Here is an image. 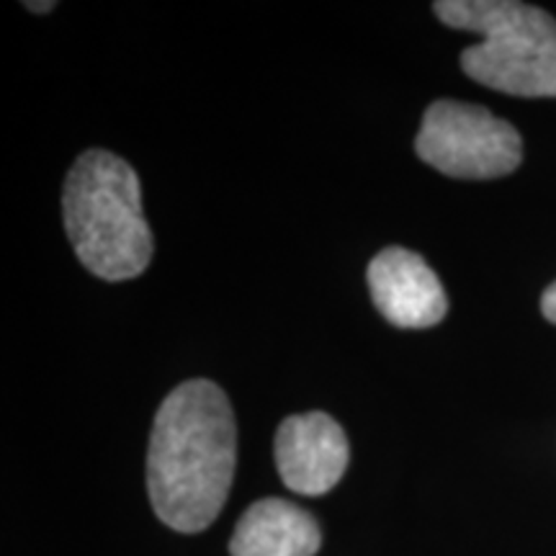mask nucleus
<instances>
[{
  "label": "nucleus",
  "instance_id": "nucleus-1",
  "mask_svg": "<svg viewBox=\"0 0 556 556\" xmlns=\"http://www.w3.org/2000/svg\"><path fill=\"white\" fill-rule=\"evenodd\" d=\"M238 464V426L227 394L206 379L173 389L152 422L148 492L152 510L180 533H199L227 503Z\"/></svg>",
  "mask_w": 556,
  "mask_h": 556
},
{
  "label": "nucleus",
  "instance_id": "nucleus-2",
  "mask_svg": "<svg viewBox=\"0 0 556 556\" xmlns=\"http://www.w3.org/2000/svg\"><path fill=\"white\" fill-rule=\"evenodd\" d=\"M67 240L83 266L103 281H127L152 258L139 178L127 160L88 150L75 160L62 191Z\"/></svg>",
  "mask_w": 556,
  "mask_h": 556
},
{
  "label": "nucleus",
  "instance_id": "nucleus-3",
  "mask_svg": "<svg viewBox=\"0 0 556 556\" xmlns=\"http://www.w3.org/2000/svg\"><path fill=\"white\" fill-rule=\"evenodd\" d=\"M415 150L430 168L467 180L507 176L523 160V142L513 124L462 101H435L426 111Z\"/></svg>",
  "mask_w": 556,
  "mask_h": 556
},
{
  "label": "nucleus",
  "instance_id": "nucleus-4",
  "mask_svg": "<svg viewBox=\"0 0 556 556\" xmlns=\"http://www.w3.org/2000/svg\"><path fill=\"white\" fill-rule=\"evenodd\" d=\"M348 456V438L330 415H291L278 426V475L299 495L317 497L330 492L345 475Z\"/></svg>",
  "mask_w": 556,
  "mask_h": 556
},
{
  "label": "nucleus",
  "instance_id": "nucleus-5",
  "mask_svg": "<svg viewBox=\"0 0 556 556\" xmlns=\"http://www.w3.org/2000/svg\"><path fill=\"white\" fill-rule=\"evenodd\" d=\"M368 289L381 315L405 330L433 328L448 312L433 268L407 248H387L368 263Z\"/></svg>",
  "mask_w": 556,
  "mask_h": 556
},
{
  "label": "nucleus",
  "instance_id": "nucleus-6",
  "mask_svg": "<svg viewBox=\"0 0 556 556\" xmlns=\"http://www.w3.org/2000/svg\"><path fill=\"white\" fill-rule=\"evenodd\" d=\"M462 67L471 80L523 99H556V47L471 45L462 52Z\"/></svg>",
  "mask_w": 556,
  "mask_h": 556
},
{
  "label": "nucleus",
  "instance_id": "nucleus-7",
  "mask_svg": "<svg viewBox=\"0 0 556 556\" xmlns=\"http://www.w3.org/2000/svg\"><path fill=\"white\" fill-rule=\"evenodd\" d=\"M433 11L451 29L479 34L492 45L556 47V18L518 0H441Z\"/></svg>",
  "mask_w": 556,
  "mask_h": 556
},
{
  "label": "nucleus",
  "instance_id": "nucleus-8",
  "mask_svg": "<svg viewBox=\"0 0 556 556\" xmlns=\"http://www.w3.org/2000/svg\"><path fill=\"white\" fill-rule=\"evenodd\" d=\"M323 544L317 520L289 500H258L242 513L229 554L232 556H315Z\"/></svg>",
  "mask_w": 556,
  "mask_h": 556
},
{
  "label": "nucleus",
  "instance_id": "nucleus-9",
  "mask_svg": "<svg viewBox=\"0 0 556 556\" xmlns=\"http://www.w3.org/2000/svg\"><path fill=\"white\" fill-rule=\"evenodd\" d=\"M541 312L548 323L556 325V281L544 291V299H541Z\"/></svg>",
  "mask_w": 556,
  "mask_h": 556
},
{
  "label": "nucleus",
  "instance_id": "nucleus-10",
  "mask_svg": "<svg viewBox=\"0 0 556 556\" xmlns=\"http://www.w3.org/2000/svg\"><path fill=\"white\" fill-rule=\"evenodd\" d=\"M54 5H58V3H52V0H45V3H26V9L34 11V13H47V11H52Z\"/></svg>",
  "mask_w": 556,
  "mask_h": 556
}]
</instances>
